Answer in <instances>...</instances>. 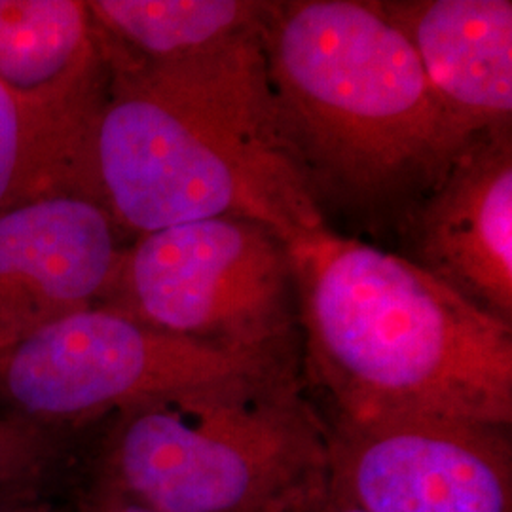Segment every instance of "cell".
Returning a JSON list of instances; mask_svg holds the SVG:
<instances>
[{
	"mask_svg": "<svg viewBox=\"0 0 512 512\" xmlns=\"http://www.w3.org/2000/svg\"><path fill=\"white\" fill-rule=\"evenodd\" d=\"M260 31L164 65L105 57L93 164L118 228L238 217L287 243L327 228L279 126Z\"/></svg>",
	"mask_w": 512,
	"mask_h": 512,
	"instance_id": "1",
	"label": "cell"
},
{
	"mask_svg": "<svg viewBox=\"0 0 512 512\" xmlns=\"http://www.w3.org/2000/svg\"><path fill=\"white\" fill-rule=\"evenodd\" d=\"M289 251L306 365L336 420L511 427L512 325L408 256L329 228Z\"/></svg>",
	"mask_w": 512,
	"mask_h": 512,
	"instance_id": "2",
	"label": "cell"
},
{
	"mask_svg": "<svg viewBox=\"0 0 512 512\" xmlns=\"http://www.w3.org/2000/svg\"><path fill=\"white\" fill-rule=\"evenodd\" d=\"M260 42L319 207L406 224L463 148L406 38L372 0H287L268 2Z\"/></svg>",
	"mask_w": 512,
	"mask_h": 512,
	"instance_id": "3",
	"label": "cell"
},
{
	"mask_svg": "<svg viewBox=\"0 0 512 512\" xmlns=\"http://www.w3.org/2000/svg\"><path fill=\"white\" fill-rule=\"evenodd\" d=\"M112 463L150 511H277L327 492L329 427L291 366L122 410Z\"/></svg>",
	"mask_w": 512,
	"mask_h": 512,
	"instance_id": "4",
	"label": "cell"
},
{
	"mask_svg": "<svg viewBox=\"0 0 512 512\" xmlns=\"http://www.w3.org/2000/svg\"><path fill=\"white\" fill-rule=\"evenodd\" d=\"M99 306L173 336L255 353H293L298 329L289 243L238 217L139 236Z\"/></svg>",
	"mask_w": 512,
	"mask_h": 512,
	"instance_id": "5",
	"label": "cell"
},
{
	"mask_svg": "<svg viewBox=\"0 0 512 512\" xmlns=\"http://www.w3.org/2000/svg\"><path fill=\"white\" fill-rule=\"evenodd\" d=\"M291 366L293 353L217 348L95 306L2 353L0 389L31 416L86 420Z\"/></svg>",
	"mask_w": 512,
	"mask_h": 512,
	"instance_id": "6",
	"label": "cell"
},
{
	"mask_svg": "<svg viewBox=\"0 0 512 512\" xmlns=\"http://www.w3.org/2000/svg\"><path fill=\"white\" fill-rule=\"evenodd\" d=\"M327 499L361 512H512L509 429L461 421H334Z\"/></svg>",
	"mask_w": 512,
	"mask_h": 512,
	"instance_id": "7",
	"label": "cell"
},
{
	"mask_svg": "<svg viewBox=\"0 0 512 512\" xmlns=\"http://www.w3.org/2000/svg\"><path fill=\"white\" fill-rule=\"evenodd\" d=\"M103 203L52 196L0 213V355L103 302L122 251Z\"/></svg>",
	"mask_w": 512,
	"mask_h": 512,
	"instance_id": "8",
	"label": "cell"
},
{
	"mask_svg": "<svg viewBox=\"0 0 512 512\" xmlns=\"http://www.w3.org/2000/svg\"><path fill=\"white\" fill-rule=\"evenodd\" d=\"M406 226L412 262L512 325V128L461 148Z\"/></svg>",
	"mask_w": 512,
	"mask_h": 512,
	"instance_id": "9",
	"label": "cell"
},
{
	"mask_svg": "<svg viewBox=\"0 0 512 512\" xmlns=\"http://www.w3.org/2000/svg\"><path fill=\"white\" fill-rule=\"evenodd\" d=\"M406 38L454 137L512 128L511 0H378Z\"/></svg>",
	"mask_w": 512,
	"mask_h": 512,
	"instance_id": "10",
	"label": "cell"
},
{
	"mask_svg": "<svg viewBox=\"0 0 512 512\" xmlns=\"http://www.w3.org/2000/svg\"><path fill=\"white\" fill-rule=\"evenodd\" d=\"M109 65L80 0H0V86L59 128L95 135Z\"/></svg>",
	"mask_w": 512,
	"mask_h": 512,
	"instance_id": "11",
	"label": "cell"
},
{
	"mask_svg": "<svg viewBox=\"0 0 512 512\" xmlns=\"http://www.w3.org/2000/svg\"><path fill=\"white\" fill-rule=\"evenodd\" d=\"M110 61L164 65L211 52L262 29L264 0H92L86 2Z\"/></svg>",
	"mask_w": 512,
	"mask_h": 512,
	"instance_id": "12",
	"label": "cell"
},
{
	"mask_svg": "<svg viewBox=\"0 0 512 512\" xmlns=\"http://www.w3.org/2000/svg\"><path fill=\"white\" fill-rule=\"evenodd\" d=\"M93 139L55 126L0 86V213L52 196L103 203Z\"/></svg>",
	"mask_w": 512,
	"mask_h": 512,
	"instance_id": "13",
	"label": "cell"
},
{
	"mask_svg": "<svg viewBox=\"0 0 512 512\" xmlns=\"http://www.w3.org/2000/svg\"><path fill=\"white\" fill-rule=\"evenodd\" d=\"M29 442L27 433L10 423L0 421V463L18 461Z\"/></svg>",
	"mask_w": 512,
	"mask_h": 512,
	"instance_id": "14",
	"label": "cell"
},
{
	"mask_svg": "<svg viewBox=\"0 0 512 512\" xmlns=\"http://www.w3.org/2000/svg\"><path fill=\"white\" fill-rule=\"evenodd\" d=\"M103 512H154L150 511V509H147V507H143V505H139V503H131V501H128V503H112V505H109L107 509Z\"/></svg>",
	"mask_w": 512,
	"mask_h": 512,
	"instance_id": "15",
	"label": "cell"
},
{
	"mask_svg": "<svg viewBox=\"0 0 512 512\" xmlns=\"http://www.w3.org/2000/svg\"><path fill=\"white\" fill-rule=\"evenodd\" d=\"M321 512H361L357 511V509H351V507H346V505H340V503H334V501H330L327 499V503L323 505V511Z\"/></svg>",
	"mask_w": 512,
	"mask_h": 512,
	"instance_id": "16",
	"label": "cell"
}]
</instances>
